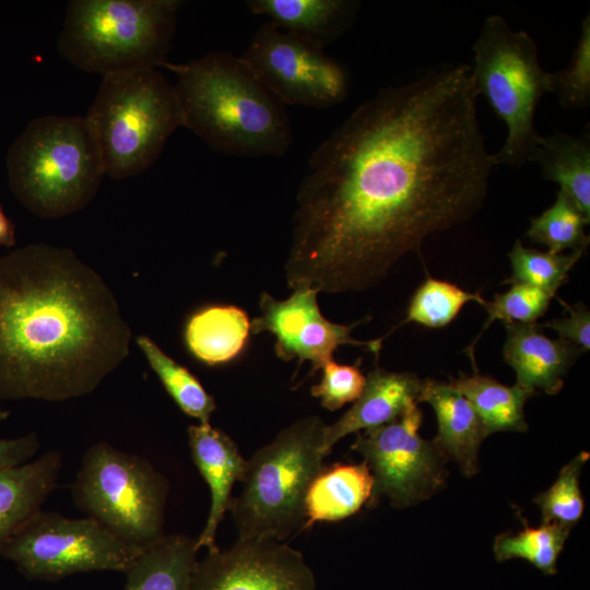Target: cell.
I'll list each match as a JSON object with an SVG mask.
<instances>
[{
  "instance_id": "74e56055",
  "label": "cell",
  "mask_w": 590,
  "mask_h": 590,
  "mask_svg": "<svg viewBox=\"0 0 590 590\" xmlns=\"http://www.w3.org/2000/svg\"><path fill=\"white\" fill-rule=\"evenodd\" d=\"M10 415L9 411L0 410V422L7 420Z\"/></svg>"
},
{
  "instance_id": "d4e9b609",
  "label": "cell",
  "mask_w": 590,
  "mask_h": 590,
  "mask_svg": "<svg viewBox=\"0 0 590 590\" xmlns=\"http://www.w3.org/2000/svg\"><path fill=\"white\" fill-rule=\"evenodd\" d=\"M461 392L479 414L486 436L497 432H526L524 404L535 392L519 385L506 386L482 375L474 366L471 375L461 374L449 382Z\"/></svg>"
},
{
  "instance_id": "7a4b0ae2",
  "label": "cell",
  "mask_w": 590,
  "mask_h": 590,
  "mask_svg": "<svg viewBox=\"0 0 590 590\" xmlns=\"http://www.w3.org/2000/svg\"><path fill=\"white\" fill-rule=\"evenodd\" d=\"M130 341L114 293L71 249L35 243L0 256V399L88 394Z\"/></svg>"
},
{
  "instance_id": "2e32d148",
  "label": "cell",
  "mask_w": 590,
  "mask_h": 590,
  "mask_svg": "<svg viewBox=\"0 0 590 590\" xmlns=\"http://www.w3.org/2000/svg\"><path fill=\"white\" fill-rule=\"evenodd\" d=\"M505 362L512 367L517 385L532 392L558 393L564 376L583 352L563 339H551L538 322H504Z\"/></svg>"
},
{
  "instance_id": "8d00e7d4",
  "label": "cell",
  "mask_w": 590,
  "mask_h": 590,
  "mask_svg": "<svg viewBox=\"0 0 590 590\" xmlns=\"http://www.w3.org/2000/svg\"><path fill=\"white\" fill-rule=\"evenodd\" d=\"M15 244V224L7 216L0 204V248H10Z\"/></svg>"
},
{
  "instance_id": "9a60e30c",
  "label": "cell",
  "mask_w": 590,
  "mask_h": 590,
  "mask_svg": "<svg viewBox=\"0 0 590 590\" xmlns=\"http://www.w3.org/2000/svg\"><path fill=\"white\" fill-rule=\"evenodd\" d=\"M188 442L193 463L210 488V510L204 528L196 539L199 550L206 547L210 551L217 547V529L228 509L233 486L244 475L247 459L235 441L210 422L190 425Z\"/></svg>"
},
{
  "instance_id": "d6a6232c",
  "label": "cell",
  "mask_w": 590,
  "mask_h": 590,
  "mask_svg": "<svg viewBox=\"0 0 590 590\" xmlns=\"http://www.w3.org/2000/svg\"><path fill=\"white\" fill-rule=\"evenodd\" d=\"M555 295L538 287L512 284L504 294H496L492 302L484 304L488 318L481 334L495 320L504 322L532 323L546 312Z\"/></svg>"
},
{
  "instance_id": "277c9868",
  "label": "cell",
  "mask_w": 590,
  "mask_h": 590,
  "mask_svg": "<svg viewBox=\"0 0 590 590\" xmlns=\"http://www.w3.org/2000/svg\"><path fill=\"white\" fill-rule=\"evenodd\" d=\"M11 192L33 214L57 219L85 208L106 175L85 117L43 116L24 128L7 155Z\"/></svg>"
},
{
  "instance_id": "8fae6325",
  "label": "cell",
  "mask_w": 590,
  "mask_h": 590,
  "mask_svg": "<svg viewBox=\"0 0 590 590\" xmlns=\"http://www.w3.org/2000/svg\"><path fill=\"white\" fill-rule=\"evenodd\" d=\"M422 412L411 405L396 420L356 434L352 450L368 465L374 487L368 506L380 498L404 508L429 498L445 484L447 460L433 440L421 437Z\"/></svg>"
},
{
  "instance_id": "f546056e",
  "label": "cell",
  "mask_w": 590,
  "mask_h": 590,
  "mask_svg": "<svg viewBox=\"0 0 590 590\" xmlns=\"http://www.w3.org/2000/svg\"><path fill=\"white\" fill-rule=\"evenodd\" d=\"M583 252L582 249L567 255L544 252L527 248L517 239L508 253L512 272L504 282L524 284L556 295Z\"/></svg>"
},
{
  "instance_id": "3957f363",
  "label": "cell",
  "mask_w": 590,
  "mask_h": 590,
  "mask_svg": "<svg viewBox=\"0 0 590 590\" xmlns=\"http://www.w3.org/2000/svg\"><path fill=\"white\" fill-rule=\"evenodd\" d=\"M182 127L213 151L239 157H279L293 131L286 106L240 57L214 50L185 63L167 62Z\"/></svg>"
},
{
  "instance_id": "484cf974",
  "label": "cell",
  "mask_w": 590,
  "mask_h": 590,
  "mask_svg": "<svg viewBox=\"0 0 590 590\" xmlns=\"http://www.w3.org/2000/svg\"><path fill=\"white\" fill-rule=\"evenodd\" d=\"M135 341L150 367L179 409L199 423H209L216 404L201 382L149 337L139 335Z\"/></svg>"
},
{
  "instance_id": "ba28073f",
  "label": "cell",
  "mask_w": 590,
  "mask_h": 590,
  "mask_svg": "<svg viewBox=\"0 0 590 590\" xmlns=\"http://www.w3.org/2000/svg\"><path fill=\"white\" fill-rule=\"evenodd\" d=\"M472 50L477 95L488 101L507 127L495 162L520 167L530 161L541 138L535 110L542 97L552 93L550 72L540 64L534 39L526 31L512 30L498 14L485 19Z\"/></svg>"
},
{
  "instance_id": "4fadbf2b",
  "label": "cell",
  "mask_w": 590,
  "mask_h": 590,
  "mask_svg": "<svg viewBox=\"0 0 590 590\" xmlns=\"http://www.w3.org/2000/svg\"><path fill=\"white\" fill-rule=\"evenodd\" d=\"M189 590H316L304 555L271 538L236 540L197 559Z\"/></svg>"
},
{
  "instance_id": "d590c367",
  "label": "cell",
  "mask_w": 590,
  "mask_h": 590,
  "mask_svg": "<svg viewBox=\"0 0 590 590\" xmlns=\"http://www.w3.org/2000/svg\"><path fill=\"white\" fill-rule=\"evenodd\" d=\"M39 447V438L35 433L12 439L0 438V470L27 463Z\"/></svg>"
},
{
  "instance_id": "8992f818",
  "label": "cell",
  "mask_w": 590,
  "mask_h": 590,
  "mask_svg": "<svg viewBox=\"0 0 590 590\" xmlns=\"http://www.w3.org/2000/svg\"><path fill=\"white\" fill-rule=\"evenodd\" d=\"M179 0H72L57 39L59 54L93 73L164 67Z\"/></svg>"
},
{
  "instance_id": "7402d4cb",
  "label": "cell",
  "mask_w": 590,
  "mask_h": 590,
  "mask_svg": "<svg viewBox=\"0 0 590 590\" xmlns=\"http://www.w3.org/2000/svg\"><path fill=\"white\" fill-rule=\"evenodd\" d=\"M529 162L540 166L542 176L559 186L574 204L590 219V132L556 131L539 140Z\"/></svg>"
},
{
  "instance_id": "44dd1931",
  "label": "cell",
  "mask_w": 590,
  "mask_h": 590,
  "mask_svg": "<svg viewBox=\"0 0 590 590\" xmlns=\"http://www.w3.org/2000/svg\"><path fill=\"white\" fill-rule=\"evenodd\" d=\"M373 487L374 479L364 461L323 467L306 495L304 530L353 516L369 502Z\"/></svg>"
},
{
  "instance_id": "cb8c5ba5",
  "label": "cell",
  "mask_w": 590,
  "mask_h": 590,
  "mask_svg": "<svg viewBox=\"0 0 590 590\" xmlns=\"http://www.w3.org/2000/svg\"><path fill=\"white\" fill-rule=\"evenodd\" d=\"M250 320L236 306L211 305L193 312L186 322L184 338L189 353L206 365L224 364L245 347Z\"/></svg>"
},
{
  "instance_id": "5b68a950",
  "label": "cell",
  "mask_w": 590,
  "mask_h": 590,
  "mask_svg": "<svg viewBox=\"0 0 590 590\" xmlns=\"http://www.w3.org/2000/svg\"><path fill=\"white\" fill-rule=\"evenodd\" d=\"M326 426L317 415L302 417L247 459L241 489L227 509L238 540L285 542L304 530L306 495L324 467Z\"/></svg>"
},
{
  "instance_id": "f1b7e54d",
  "label": "cell",
  "mask_w": 590,
  "mask_h": 590,
  "mask_svg": "<svg viewBox=\"0 0 590 590\" xmlns=\"http://www.w3.org/2000/svg\"><path fill=\"white\" fill-rule=\"evenodd\" d=\"M470 302L481 306L486 303L480 293L467 292L456 284L428 276L413 294L401 324L414 322L430 329L442 328Z\"/></svg>"
},
{
  "instance_id": "6da1fadb",
  "label": "cell",
  "mask_w": 590,
  "mask_h": 590,
  "mask_svg": "<svg viewBox=\"0 0 590 590\" xmlns=\"http://www.w3.org/2000/svg\"><path fill=\"white\" fill-rule=\"evenodd\" d=\"M471 67L381 88L311 153L296 193L287 285L359 292L430 235L471 219L492 170Z\"/></svg>"
},
{
  "instance_id": "836d02e7",
  "label": "cell",
  "mask_w": 590,
  "mask_h": 590,
  "mask_svg": "<svg viewBox=\"0 0 590 590\" xmlns=\"http://www.w3.org/2000/svg\"><path fill=\"white\" fill-rule=\"evenodd\" d=\"M321 369V381L311 387V394L320 400L324 409L337 411L346 403L355 402L362 394L366 376L357 364L344 365L331 359Z\"/></svg>"
},
{
  "instance_id": "83f0119b",
  "label": "cell",
  "mask_w": 590,
  "mask_h": 590,
  "mask_svg": "<svg viewBox=\"0 0 590 590\" xmlns=\"http://www.w3.org/2000/svg\"><path fill=\"white\" fill-rule=\"evenodd\" d=\"M589 222L590 219L559 189L555 202L539 216L531 219L526 237L546 246L552 253H562L566 249L586 250L589 236L585 227Z\"/></svg>"
},
{
  "instance_id": "1f68e13d",
  "label": "cell",
  "mask_w": 590,
  "mask_h": 590,
  "mask_svg": "<svg viewBox=\"0 0 590 590\" xmlns=\"http://www.w3.org/2000/svg\"><path fill=\"white\" fill-rule=\"evenodd\" d=\"M552 93L564 109L580 110L590 104V14L581 23V34L568 66L550 73Z\"/></svg>"
},
{
  "instance_id": "d6986e66",
  "label": "cell",
  "mask_w": 590,
  "mask_h": 590,
  "mask_svg": "<svg viewBox=\"0 0 590 590\" xmlns=\"http://www.w3.org/2000/svg\"><path fill=\"white\" fill-rule=\"evenodd\" d=\"M252 14L323 48L353 24L359 2L352 0H247Z\"/></svg>"
},
{
  "instance_id": "e575fe53",
  "label": "cell",
  "mask_w": 590,
  "mask_h": 590,
  "mask_svg": "<svg viewBox=\"0 0 590 590\" xmlns=\"http://www.w3.org/2000/svg\"><path fill=\"white\" fill-rule=\"evenodd\" d=\"M567 310V316L559 319H553L542 328L548 327L557 332L558 338L567 341L583 353L590 349V311L582 304L568 305L559 299Z\"/></svg>"
},
{
  "instance_id": "4dcf8cb0",
  "label": "cell",
  "mask_w": 590,
  "mask_h": 590,
  "mask_svg": "<svg viewBox=\"0 0 590 590\" xmlns=\"http://www.w3.org/2000/svg\"><path fill=\"white\" fill-rule=\"evenodd\" d=\"M589 458L588 451L579 452L562 468L553 485L534 498L542 523H558L571 529L582 517L585 502L579 477Z\"/></svg>"
},
{
  "instance_id": "e0dca14e",
  "label": "cell",
  "mask_w": 590,
  "mask_h": 590,
  "mask_svg": "<svg viewBox=\"0 0 590 590\" xmlns=\"http://www.w3.org/2000/svg\"><path fill=\"white\" fill-rule=\"evenodd\" d=\"M422 380L412 373L389 371L376 367L366 376L362 394L338 421L327 425L323 452L343 437L385 425L411 405L418 403Z\"/></svg>"
},
{
  "instance_id": "ac0fdd59",
  "label": "cell",
  "mask_w": 590,
  "mask_h": 590,
  "mask_svg": "<svg viewBox=\"0 0 590 590\" xmlns=\"http://www.w3.org/2000/svg\"><path fill=\"white\" fill-rule=\"evenodd\" d=\"M418 402L428 403L438 432L433 442L447 460H455L467 476L479 469V449L486 436L482 421L469 400L449 382L422 380Z\"/></svg>"
},
{
  "instance_id": "52a82bcc",
  "label": "cell",
  "mask_w": 590,
  "mask_h": 590,
  "mask_svg": "<svg viewBox=\"0 0 590 590\" xmlns=\"http://www.w3.org/2000/svg\"><path fill=\"white\" fill-rule=\"evenodd\" d=\"M85 119L106 175L117 180L146 170L182 127L175 87L153 68L103 75Z\"/></svg>"
},
{
  "instance_id": "4316f807",
  "label": "cell",
  "mask_w": 590,
  "mask_h": 590,
  "mask_svg": "<svg viewBox=\"0 0 590 590\" xmlns=\"http://www.w3.org/2000/svg\"><path fill=\"white\" fill-rule=\"evenodd\" d=\"M570 528L558 523H541L536 528L524 526L516 534L503 533L494 541L498 562L522 558L545 575L557 573V559L570 533Z\"/></svg>"
},
{
  "instance_id": "30bf717a",
  "label": "cell",
  "mask_w": 590,
  "mask_h": 590,
  "mask_svg": "<svg viewBox=\"0 0 590 590\" xmlns=\"http://www.w3.org/2000/svg\"><path fill=\"white\" fill-rule=\"evenodd\" d=\"M144 547L131 545L96 520L38 511L0 551L30 579L58 580L90 571L126 573Z\"/></svg>"
},
{
  "instance_id": "9c48e42d",
  "label": "cell",
  "mask_w": 590,
  "mask_h": 590,
  "mask_svg": "<svg viewBox=\"0 0 590 590\" xmlns=\"http://www.w3.org/2000/svg\"><path fill=\"white\" fill-rule=\"evenodd\" d=\"M168 491L167 479L149 461L97 442L83 456L72 498L122 541L145 547L165 534Z\"/></svg>"
},
{
  "instance_id": "603a6c76",
  "label": "cell",
  "mask_w": 590,
  "mask_h": 590,
  "mask_svg": "<svg viewBox=\"0 0 590 590\" xmlns=\"http://www.w3.org/2000/svg\"><path fill=\"white\" fill-rule=\"evenodd\" d=\"M198 551L191 536L162 535L125 573L123 590H189Z\"/></svg>"
},
{
  "instance_id": "ffe728a7",
  "label": "cell",
  "mask_w": 590,
  "mask_h": 590,
  "mask_svg": "<svg viewBox=\"0 0 590 590\" xmlns=\"http://www.w3.org/2000/svg\"><path fill=\"white\" fill-rule=\"evenodd\" d=\"M62 467L57 450L33 461L0 470V551L9 539L42 510Z\"/></svg>"
},
{
  "instance_id": "7c38bea8",
  "label": "cell",
  "mask_w": 590,
  "mask_h": 590,
  "mask_svg": "<svg viewBox=\"0 0 590 590\" xmlns=\"http://www.w3.org/2000/svg\"><path fill=\"white\" fill-rule=\"evenodd\" d=\"M287 107L327 109L347 95V74L323 48L262 24L240 56Z\"/></svg>"
},
{
  "instance_id": "5bb4252c",
  "label": "cell",
  "mask_w": 590,
  "mask_h": 590,
  "mask_svg": "<svg viewBox=\"0 0 590 590\" xmlns=\"http://www.w3.org/2000/svg\"><path fill=\"white\" fill-rule=\"evenodd\" d=\"M293 294L283 300L268 293L260 296L261 314L250 321V332H270L275 337V353L283 361L298 359L310 362L315 374L333 359L334 351L341 345L351 344L365 347L374 353L381 349L382 339L370 341L355 340L351 332L361 322L350 326L334 323L324 318L319 309L318 288L298 285Z\"/></svg>"
}]
</instances>
